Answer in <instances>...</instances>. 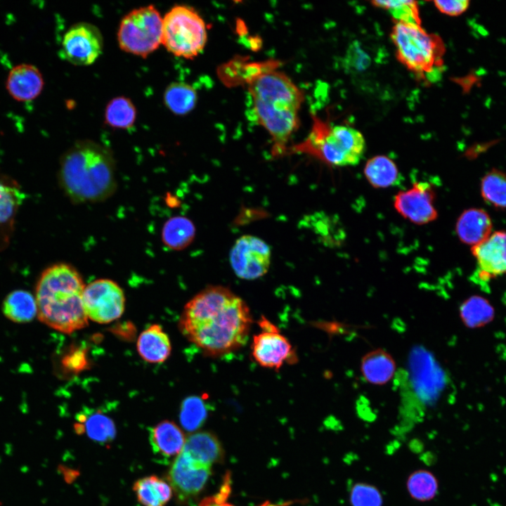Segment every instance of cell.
Listing matches in <instances>:
<instances>
[{
  "label": "cell",
  "mask_w": 506,
  "mask_h": 506,
  "mask_svg": "<svg viewBox=\"0 0 506 506\" xmlns=\"http://www.w3.org/2000/svg\"><path fill=\"white\" fill-rule=\"evenodd\" d=\"M252 322L245 301L229 288L203 289L186 303L179 319L181 333L209 356L231 353L247 342Z\"/></svg>",
  "instance_id": "6da1fadb"
},
{
  "label": "cell",
  "mask_w": 506,
  "mask_h": 506,
  "mask_svg": "<svg viewBox=\"0 0 506 506\" xmlns=\"http://www.w3.org/2000/svg\"><path fill=\"white\" fill-rule=\"evenodd\" d=\"M308 136L290 147L288 153H303L337 167L357 164L365 150V141L357 129L347 125H333L312 116Z\"/></svg>",
  "instance_id": "5b68a950"
},
{
  "label": "cell",
  "mask_w": 506,
  "mask_h": 506,
  "mask_svg": "<svg viewBox=\"0 0 506 506\" xmlns=\"http://www.w3.org/2000/svg\"><path fill=\"white\" fill-rule=\"evenodd\" d=\"M1 309L6 318L15 323H27L37 316L35 297L25 290H16L8 294Z\"/></svg>",
  "instance_id": "603a6c76"
},
{
  "label": "cell",
  "mask_w": 506,
  "mask_h": 506,
  "mask_svg": "<svg viewBox=\"0 0 506 506\" xmlns=\"http://www.w3.org/2000/svg\"><path fill=\"white\" fill-rule=\"evenodd\" d=\"M44 84L42 74L36 66L21 63L11 70L6 86L15 100L30 101L41 93Z\"/></svg>",
  "instance_id": "2e32d148"
},
{
  "label": "cell",
  "mask_w": 506,
  "mask_h": 506,
  "mask_svg": "<svg viewBox=\"0 0 506 506\" xmlns=\"http://www.w3.org/2000/svg\"><path fill=\"white\" fill-rule=\"evenodd\" d=\"M211 469L212 467L194 460L181 451L169 470L171 486L181 498L196 495L206 484Z\"/></svg>",
  "instance_id": "5bb4252c"
},
{
  "label": "cell",
  "mask_w": 506,
  "mask_h": 506,
  "mask_svg": "<svg viewBox=\"0 0 506 506\" xmlns=\"http://www.w3.org/2000/svg\"><path fill=\"white\" fill-rule=\"evenodd\" d=\"M104 117L105 124L112 128L129 129L136 121V110L129 98L117 96L108 103Z\"/></svg>",
  "instance_id": "f1b7e54d"
},
{
  "label": "cell",
  "mask_w": 506,
  "mask_h": 506,
  "mask_svg": "<svg viewBox=\"0 0 506 506\" xmlns=\"http://www.w3.org/2000/svg\"><path fill=\"white\" fill-rule=\"evenodd\" d=\"M182 452L194 460L212 467L222 455L217 438L208 432L192 434L186 438Z\"/></svg>",
  "instance_id": "7402d4cb"
},
{
  "label": "cell",
  "mask_w": 506,
  "mask_h": 506,
  "mask_svg": "<svg viewBox=\"0 0 506 506\" xmlns=\"http://www.w3.org/2000/svg\"><path fill=\"white\" fill-rule=\"evenodd\" d=\"M459 314L463 324L472 329L488 324L495 316L493 306L486 298L473 295L460 305Z\"/></svg>",
  "instance_id": "484cf974"
},
{
  "label": "cell",
  "mask_w": 506,
  "mask_h": 506,
  "mask_svg": "<svg viewBox=\"0 0 506 506\" xmlns=\"http://www.w3.org/2000/svg\"><path fill=\"white\" fill-rule=\"evenodd\" d=\"M195 235L193 222L184 216H174L167 220L162 231L163 243L169 248L180 250L188 247Z\"/></svg>",
  "instance_id": "4316f807"
},
{
  "label": "cell",
  "mask_w": 506,
  "mask_h": 506,
  "mask_svg": "<svg viewBox=\"0 0 506 506\" xmlns=\"http://www.w3.org/2000/svg\"><path fill=\"white\" fill-rule=\"evenodd\" d=\"M436 194L433 186L427 181H415L412 186L399 191L394 197V207L404 219L417 225L436 219L434 205Z\"/></svg>",
  "instance_id": "7c38bea8"
},
{
  "label": "cell",
  "mask_w": 506,
  "mask_h": 506,
  "mask_svg": "<svg viewBox=\"0 0 506 506\" xmlns=\"http://www.w3.org/2000/svg\"><path fill=\"white\" fill-rule=\"evenodd\" d=\"M251 351L254 361L266 368L278 370L285 363L297 360L292 345L278 329L262 330L254 335Z\"/></svg>",
  "instance_id": "4fadbf2b"
},
{
  "label": "cell",
  "mask_w": 506,
  "mask_h": 506,
  "mask_svg": "<svg viewBox=\"0 0 506 506\" xmlns=\"http://www.w3.org/2000/svg\"><path fill=\"white\" fill-rule=\"evenodd\" d=\"M271 259L269 245L262 239L245 235L234 243L230 252V263L240 278L252 280L264 275L268 271Z\"/></svg>",
  "instance_id": "30bf717a"
},
{
  "label": "cell",
  "mask_w": 506,
  "mask_h": 506,
  "mask_svg": "<svg viewBox=\"0 0 506 506\" xmlns=\"http://www.w3.org/2000/svg\"><path fill=\"white\" fill-rule=\"evenodd\" d=\"M58 181L74 203L105 200L117 188L115 164L111 152L93 141L75 143L62 156Z\"/></svg>",
  "instance_id": "3957f363"
},
{
  "label": "cell",
  "mask_w": 506,
  "mask_h": 506,
  "mask_svg": "<svg viewBox=\"0 0 506 506\" xmlns=\"http://www.w3.org/2000/svg\"><path fill=\"white\" fill-rule=\"evenodd\" d=\"M372 4L387 10L396 22L420 25L417 3L415 1H374Z\"/></svg>",
  "instance_id": "836d02e7"
},
{
  "label": "cell",
  "mask_w": 506,
  "mask_h": 506,
  "mask_svg": "<svg viewBox=\"0 0 506 506\" xmlns=\"http://www.w3.org/2000/svg\"><path fill=\"white\" fill-rule=\"evenodd\" d=\"M186 438L182 430L171 421H162L150 429L149 441L153 453L162 459L179 455Z\"/></svg>",
  "instance_id": "ac0fdd59"
},
{
  "label": "cell",
  "mask_w": 506,
  "mask_h": 506,
  "mask_svg": "<svg viewBox=\"0 0 506 506\" xmlns=\"http://www.w3.org/2000/svg\"><path fill=\"white\" fill-rule=\"evenodd\" d=\"M360 368L367 382L374 385H384L394 377L396 364L388 351L383 349H376L362 357Z\"/></svg>",
  "instance_id": "d6986e66"
},
{
  "label": "cell",
  "mask_w": 506,
  "mask_h": 506,
  "mask_svg": "<svg viewBox=\"0 0 506 506\" xmlns=\"http://www.w3.org/2000/svg\"><path fill=\"white\" fill-rule=\"evenodd\" d=\"M349 501L351 506H382L383 499L375 486L356 483L351 488Z\"/></svg>",
  "instance_id": "e575fe53"
},
{
  "label": "cell",
  "mask_w": 506,
  "mask_h": 506,
  "mask_svg": "<svg viewBox=\"0 0 506 506\" xmlns=\"http://www.w3.org/2000/svg\"><path fill=\"white\" fill-rule=\"evenodd\" d=\"M478 278L487 281L506 275V231H498L472 247Z\"/></svg>",
  "instance_id": "9a60e30c"
},
{
  "label": "cell",
  "mask_w": 506,
  "mask_h": 506,
  "mask_svg": "<svg viewBox=\"0 0 506 506\" xmlns=\"http://www.w3.org/2000/svg\"><path fill=\"white\" fill-rule=\"evenodd\" d=\"M136 346L141 358L153 363L164 362L171 351L169 337L158 324L151 325L140 334Z\"/></svg>",
  "instance_id": "ffe728a7"
},
{
  "label": "cell",
  "mask_w": 506,
  "mask_h": 506,
  "mask_svg": "<svg viewBox=\"0 0 506 506\" xmlns=\"http://www.w3.org/2000/svg\"><path fill=\"white\" fill-rule=\"evenodd\" d=\"M481 194L490 205L506 209V173L492 169L484 175L480 187Z\"/></svg>",
  "instance_id": "f546056e"
},
{
  "label": "cell",
  "mask_w": 506,
  "mask_h": 506,
  "mask_svg": "<svg viewBox=\"0 0 506 506\" xmlns=\"http://www.w3.org/2000/svg\"><path fill=\"white\" fill-rule=\"evenodd\" d=\"M261 506H275V505H270L269 503H266Z\"/></svg>",
  "instance_id": "f35d334b"
},
{
  "label": "cell",
  "mask_w": 506,
  "mask_h": 506,
  "mask_svg": "<svg viewBox=\"0 0 506 506\" xmlns=\"http://www.w3.org/2000/svg\"><path fill=\"white\" fill-rule=\"evenodd\" d=\"M344 64L349 71L360 72L369 67L371 58L358 41H353L346 50Z\"/></svg>",
  "instance_id": "d590c367"
},
{
  "label": "cell",
  "mask_w": 506,
  "mask_h": 506,
  "mask_svg": "<svg viewBox=\"0 0 506 506\" xmlns=\"http://www.w3.org/2000/svg\"><path fill=\"white\" fill-rule=\"evenodd\" d=\"M492 228L491 219L485 210L469 208L458 217L455 232L461 242L474 247L491 235Z\"/></svg>",
  "instance_id": "e0dca14e"
},
{
  "label": "cell",
  "mask_w": 506,
  "mask_h": 506,
  "mask_svg": "<svg viewBox=\"0 0 506 506\" xmlns=\"http://www.w3.org/2000/svg\"><path fill=\"white\" fill-rule=\"evenodd\" d=\"M197 100L195 89L187 83L173 82L164 92V103L175 115L188 114L195 107Z\"/></svg>",
  "instance_id": "83f0119b"
},
{
  "label": "cell",
  "mask_w": 506,
  "mask_h": 506,
  "mask_svg": "<svg viewBox=\"0 0 506 506\" xmlns=\"http://www.w3.org/2000/svg\"><path fill=\"white\" fill-rule=\"evenodd\" d=\"M363 171L367 181L376 188L397 186L403 181L396 163L385 155H376L369 159Z\"/></svg>",
  "instance_id": "44dd1931"
},
{
  "label": "cell",
  "mask_w": 506,
  "mask_h": 506,
  "mask_svg": "<svg viewBox=\"0 0 506 506\" xmlns=\"http://www.w3.org/2000/svg\"><path fill=\"white\" fill-rule=\"evenodd\" d=\"M207 413V404L202 397L197 396L187 397L183 401L180 409L181 426L188 432L195 431L202 425Z\"/></svg>",
  "instance_id": "d6a6232c"
},
{
  "label": "cell",
  "mask_w": 506,
  "mask_h": 506,
  "mask_svg": "<svg viewBox=\"0 0 506 506\" xmlns=\"http://www.w3.org/2000/svg\"><path fill=\"white\" fill-rule=\"evenodd\" d=\"M83 304L88 319L98 323H108L122 315L125 297L117 283L102 278L85 286Z\"/></svg>",
  "instance_id": "9c48e42d"
},
{
  "label": "cell",
  "mask_w": 506,
  "mask_h": 506,
  "mask_svg": "<svg viewBox=\"0 0 506 506\" xmlns=\"http://www.w3.org/2000/svg\"><path fill=\"white\" fill-rule=\"evenodd\" d=\"M85 285L72 265L60 263L46 268L35 288L37 317L46 325L70 334L86 327L83 304Z\"/></svg>",
  "instance_id": "277c9868"
},
{
  "label": "cell",
  "mask_w": 506,
  "mask_h": 506,
  "mask_svg": "<svg viewBox=\"0 0 506 506\" xmlns=\"http://www.w3.org/2000/svg\"><path fill=\"white\" fill-rule=\"evenodd\" d=\"M391 39L399 60L410 70L432 81L439 74L443 47L437 36L418 25L396 22Z\"/></svg>",
  "instance_id": "8992f818"
},
{
  "label": "cell",
  "mask_w": 506,
  "mask_h": 506,
  "mask_svg": "<svg viewBox=\"0 0 506 506\" xmlns=\"http://www.w3.org/2000/svg\"><path fill=\"white\" fill-rule=\"evenodd\" d=\"M24 199L16 184L0 179V227L11 222Z\"/></svg>",
  "instance_id": "1f68e13d"
},
{
  "label": "cell",
  "mask_w": 506,
  "mask_h": 506,
  "mask_svg": "<svg viewBox=\"0 0 506 506\" xmlns=\"http://www.w3.org/2000/svg\"><path fill=\"white\" fill-rule=\"evenodd\" d=\"M207 40L205 22L193 8L175 5L162 18V44L175 56L195 58Z\"/></svg>",
  "instance_id": "52a82bcc"
},
{
  "label": "cell",
  "mask_w": 506,
  "mask_h": 506,
  "mask_svg": "<svg viewBox=\"0 0 506 506\" xmlns=\"http://www.w3.org/2000/svg\"><path fill=\"white\" fill-rule=\"evenodd\" d=\"M79 433L85 432L88 436L100 443L112 441L116 429L111 418L100 411L79 415Z\"/></svg>",
  "instance_id": "d4e9b609"
},
{
  "label": "cell",
  "mask_w": 506,
  "mask_h": 506,
  "mask_svg": "<svg viewBox=\"0 0 506 506\" xmlns=\"http://www.w3.org/2000/svg\"><path fill=\"white\" fill-rule=\"evenodd\" d=\"M162 18L153 5L137 8L122 19L117 40L120 48L129 53L147 57L162 44Z\"/></svg>",
  "instance_id": "ba28073f"
},
{
  "label": "cell",
  "mask_w": 506,
  "mask_h": 506,
  "mask_svg": "<svg viewBox=\"0 0 506 506\" xmlns=\"http://www.w3.org/2000/svg\"><path fill=\"white\" fill-rule=\"evenodd\" d=\"M134 491L143 506H164L172 496L171 485L156 476L138 479L134 485Z\"/></svg>",
  "instance_id": "cb8c5ba5"
},
{
  "label": "cell",
  "mask_w": 506,
  "mask_h": 506,
  "mask_svg": "<svg viewBox=\"0 0 506 506\" xmlns=\"http://www.w3.org/2000/svg\"><path fill=\"white\" fill-rule=\"evenodd\" d=\"M410 495L418 501L432 500L438 492V480L429 471L418 469L410 474L406 482Z\"/></svg>",
  "instance_id": "4dcf8cb0"
},
{
  "label": "cell",
  "mask_w": 506,
  "mask_h": 506,
  "mask_svg": "<svg viewBox=\"0 0 506 506\" xmlns=\"http://www.w3.org/2000/svg\"><path fill=\"white\" fill-rule=\"evenodd\" d=\"M62 365L72 372L82 371L88 366L86 354L83 349H72L63 358Z\"/></svg>",
  "instance_id": "8d00e7d4"
},
{
  "label": "cell",
  "mask_w": 506,
  "mask_h": 506,
  "mask_svg": "<svg viewBox=\"0 0 506 506\" xmlns=\"http://www.w3.org/2000/svg\"><path fill=\"white\" fill-rule=\"evenodd\" d=\"M103 39L97 27L89 22H77L65 33L61 44V56L76 65H89L102 53Z\"/></svg>",
  "instance_id": "8fae6325"
},
{
  "label": "cell",
  "mask_w": 506,
  "mask_h": 506,
  "mask_svg": "<svg viewBox=\"0 0 506 506\" xmlns=\"http://www.w3.org/2000/svg\"><path fill=\"white\" fill-rule=\"evenodd\" d=\"M275 64L274 61L252 64L245 80L259 122L271 137L272 155L278 157L288 153L287 144L299 127L304 96L286 74L276 69Z\"/></svg>",
  "instance_id": "7a4b0ae2"
},
{
  "label": "cell",
  "mask_w": 506,
  "mask_h": 506,
  "mask_svg": "<svg viewBox=\"0 0 506 506\" xmlns=\"http://www.w3.org/2000/svg\"><path fill=\"white\" fill-rule=\"evenodd\" d=\"M434 6L441 13L448 15L456 16L464 13L468 8L469 1L467 0L434 1Z\"/></svg>",
  "instance_id": "74e56055"
}]
</instances>
